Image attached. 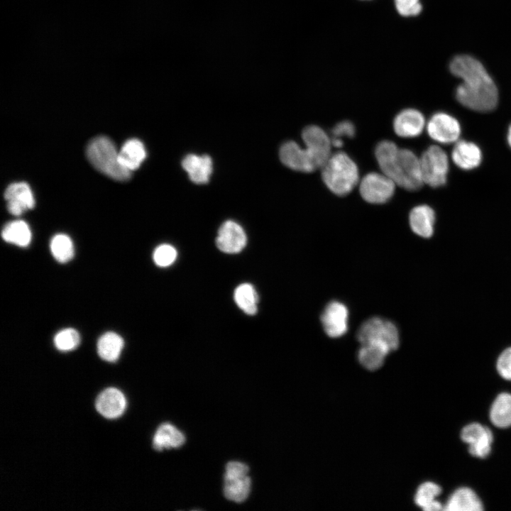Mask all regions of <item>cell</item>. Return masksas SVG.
Masks as SVG:
<instances>
[{"label": "cell", "instance_id": "cell-31", "mask_svg": "<svg viewBox=\"0 0 511 511\" xmlns=\"http://www.w3.org/2000/svg\"><path fill=\"white\" fill-rule=\"evenodd\" d=\"M55 346L61 351H70L76 348L80 342V336L75 329L67 328L58 331L54 337Z\"/></svg>", "mask_w": 511, "mask_h": 511}, {"label": "cell", "instance_id": "cell-18", "mask_svg": "<svg viewBox=\"0 0 511 511\" xmlns=\"http://www.w3.org/2000/svg\"><path fill=\"white\" fill-rule=\"evenodd\" d=\"M451 159L459 168L471 170L480 165L483 155L481 150L476 143L461 140L456 142L452 149Z\"/></svg>", "mask_w": 511, "mask_h": 511}, {"label": "cell", "instance_id": "cell-19", "mask_svg": "<svg viewBox=\"0 0 511 511\" xmlns=\"http://www.w3.org/2000/svg\"><path fill=\"white\" fill-rule=\"evenodd\" d=\"M449 511H481L483 505L477 494L471 488L461 487L455 490L444 506Z\"/></svg>", "mask_w": 511, "mask_h": 511}, {"label": "cell", "instance_id": "cell-21", "mask_svg": "<svg viewBox=\"0 0 511 511\" xmlns=\"http://www.w3.org/2000/svg\"><path fill=\"white\" fill-rule=\"evenodd\" d=\"M182 165L189 179L197 184L207 183L212 172V161L209 155H187Z\"/></svg>", "mask_w": 511, "mask_h": 511}, {"label": "cell", "instance_id": "cell-8", "mask_svg": "<svg viewBox=\"0 0 511 511\" xmlns=\"http://www.w3.org/2000/svg\"><path fill=\"white\" fill-rule=\"evenodd\" d=\"M395 182L385 175L370 172L361 180L359 191L362 198L368 203L380 204L389 201L395 192Z\"/></svg>", "mask_w": 511, "mask_h": 511}, {"label": "cell", "instance_id": "cell-26", "mask_svg": "<svg viewBox=\"0 0 511 511\" xmlns=\"http://www.w3.org/2000/svg\"><path fill=\"white\" fill-rule=\"evenodd\" d=\"M123 345V340L118 334L106 332L98 340L97 352L101 359L114 362L119 359Z\"/></svg>", "mask_w": 511, "mask_h": 511}, {"label": "cell", "instance_id": "cell-4", "mask_svg": "<svg viewBox=\"0 0 511 511\" xmlns=\"http://www.w3.org/2000/svg\"><path fill=\"white\" fill-rule=\"evenodd\" d=\"M87 156L92 165L105 175L118 181L131 177V171L123 167L119 160L114 143L106 136L93 138L87 147Z\"/></svg>", "mask_w": 511, "mask_h": 511}, {"label": "cell", "instance_id": "cell-5", "mask_svg": "<svg viewBox=\"0 0 511 511\" xmlns=\"http://www.w3.org/2000/svg\"><path fill=\"white\" fill-rule=\"evenodd\" d=\"M357 337L363 344H379L386 346L390 351L399 346V333L396 326L390 321L373 317L360 326Z\"/></svg>", "mask_w": 511, "mask_h": 511}, {"label": "cell", "instance_id": "cell-33", "mask_svg": "<svg viewBox=\"0 0 511 511\" xmlns=\"http://www.w3.org/2000/svg\"><path fill=\"white\" fill-rule=\"evenodd\" d=\"M496 369L503 379L511 380V346L500 354L496 362Z\"/></svg>", "mask_w": 511, "mask_h": 511}, {"label": "cell", "instance_id": "cell-32", "mask_svg": "<svg viewBox=\"0 0 511 511\" xmlns=\"http://www.w3.org/2000/svg\"><path fill=\"white\" fill-rule=\"evenodd\" d=\"M153 258L158 266L167 267L175 262L177 258V251L171 245L162 244L155 249Z\"/></svg>", "mask_w": 511, "mask_h": 511}, {"label": "cell", "instance_id": "cell-28", "mask_svg": "<svg viewBox=\"0 0 511 511\" xmlns=\"http://www.w3.org/2000/svg\"><path fill=\"white\" fill-rule=\"evenodd\" d=\"M3 239L20 247H26L31 241V231L28 224L22 220L6 224L2 229Z\"/></svg>", "mask_w": 511, "mask_h": 511}, {"label": "cell", "instance_id": "cell-3", "mask_svg": "<svg viewBox=\"0 0 511 511\" xmlns=\"http://www.w3.org/2000/svg\"><path fill=\"white\" fill-rule=\"evenodd\" d=\"M322 177L334 194L344 196L350 193L359 180L356 163L344 152L335 153L322 167Z\"/></svg>", "mask_w": 511, "mask_h": 511}, {"label": "cell", "instance_id": "cell-25", "mask_svg": "<svg viewBox=\"0 0 511 511\" xmlns=\"http://www.w3.org/2000/svg\"><path fill=\"white\" fill-rule=\"evenodd\" d=\"M391 352L386 346L379 344H366L361 345L358 351V361L366 369L375 370L380 368L386 356Z\"/></svg>", "mask_w": 511, "mask_h": 511}, {"label": "cell", "instance_id": "cell-36", "mask_svg": "<svg viewBox=\"0 0 511 511\" xmlns=\"http://www.w3.org/2000/svg\"><path fill=\"white\" fill-rule=\"evenodd\" d=\"M331 145L336 148H340L343 145V141L341 138L333 137L331 140Z\"/></svg>", "mask_w": 511, "mask_h": 511}, {"label": "cell", "instance_id": "cell-12", "mask_svg": "<svg viewBox=\"0 0 511 511\" xmlns=\"http://www.w3.org/2000/svg\"><path fill=\"white\" fill-rule=\"evenodd\" d=\"M279 155L281 162L293 170L312 172L318 169L309 150L301 148L295 141L284 143L280 148Z\"/></svg>", "mask_w": 511, "mask_h": 511}, {"label": "cell", "instance_id": "cell-9", "mask_svg": "<svg viewBox=\"0 0 511 511\" xmlns=\"http://www.w3.org/2000/svg\"><path fill=\"white\" fill-rule=\"evenodd\" d=\"M461 439L468 445V452L473 456L484 458L490 454L493 435L486 426L477 422L468 424L461 429Z\"/></svg>", "mask_w": 511, "mask_h": 511}, {"label": "cell", "instance_id": "cell-35", "mask_svg": "<svg viewBox=\"0 0 511 511\" xmlns=\"http://www.w3.org/2000/svg\"><path fill=\"white\" fill-rule=\"evenodd\" d=\"M355 126L349 121H343L336 123L331 130L333 137L341 138L346 136L353 138L355 135Z\"/></svg>", "mask_w": 511, "mask_h": 511}, {"label": "cell", "instance_id": "cell-34", "mask_svg": "<svg viewBox=\"0 0 511 511\" xmlns=\"http://www.w3.org/2000/svg\"><path fill=\"white\" fill-rule=\"evenodd\" d=\"M396 9L404 16H416L422 11L419 0H395Z\"/></svg>", "mask_w": 511, "mask_h": 511}, {"label": "cell", "instance_id": "cell-16", "mask_svg": "<svg viewBox=\"0 0 511 511\" xmlns=\"http://www.w3.org/2000/svg\"><path fill=\"white\" fill-rule=\"evenodd\" d=\"M425 126L423 114L414 109H405L399 112L393 121L395 133L402 138L419 136Z\"/></svg>", "mask_w": 511, "mask_h": 511}, {"label": "cell", "instance_id": "cell-30", "mask_svg": "<svg viewBox=\"0 0 511 511\" xmlns=\"http://www.w3.org/2000/svg\"><path fill=\"white\" fill-rule=\"evenodd\" d=\"M50 247L53 256L60 263L68 262L73 258V243L66 234L59 233L54 236L51 239Z\"/></svg>", "mask_w": 511, "mask_h": 511}, {"label": "cell", "instance_id": "cell-10", "mask_svg": "<svg viewBox=\"0 0 511 511\" xmlns=\"http://www.w3.org/2000/svg\"><path fill=\"white\" fill-rule=\"evenodd\" d=\"M427 131L432 139L443 144L456 143L461 132L458 120L444 112H437L431 116Z\"/></svg>", "mask_w": 511, "mask_h": 511}, {"label": "cell", "instance_id": "cell-15", "mask_svg": "<svg viewBox=\"0 0 511 511\" xmlns=\"http://www.w3.org/2000/svg\"><path fill=\"white\" fill-rule=\"evenodd\" d=\"M4 198L9 211L16 216L21 215L35 205L33 192L29 185L23 182L9 185L5 190Z\"/></svg>", "mask_w": 511, "mask_h": 511}, {"label": "cell", "instance_id": "cell-20", "mask_svg": "<svg viewBox=\"0 0 511 511\" xmlns=\"http://www.w3.org/2000/svg\"><path fill=\"white\" fill-rule=\"evenodd\" d=\"M435 212L427 204L414 207L410 213L409 221L412 231L423 238H430L434 233Z\"/></svg>", "mask_w": 511, "mask_h": 511}, {"label": "cell", "instance_id": "cell-23", "mask_svg": "<svg viewBox=\"0 0 511 511\" xmlns=\"http://www.w3.org/2000/svg\"><path fill=\"white\" fill-rule=\"evenodd\" d=\"M185 441L182 432L169 423H164L156 430L153 446L157 451L180 447Z\"/></svg>", "mask_w": 511, "mask_h": 511}, {"label": "cell", "instance_id": "cell-22", "mask_svg": "<svg viewBox=\"0 0 511 511\" xmlns=\"http://www.w3.org/2000/svg\"><path fill=\"white\" fill-rule=\"evenodd\" d=\"M145 157V147L143 143L136 138L126 141L119 152L120 163L129 171L138 168Z\"/></svg>", "mask_w": 511, "mask_h": 511}, {"label": "cell", "instance_id": "cell-7", "mask_svg": "<svg viewBox=\"0 0 511 511\" xmlns=\"http://www.w3.org/2000/svg\"><path fill=\"white\" fill-rule=\"evenodd\" d=\"M247 465L239 461H230L226 466L224 493L231 501L241 502L246 500L251 490V478Z\"/></svg>", "mask_w": 511, "mask_h": 511}, {"label": "cell", "instance_id": "cell-37", "mask_svg": "<svg viewBox=\"0 0 511 511\" xmlns=\"http://www.w3.org/2000/svg\"><path fill=\"white\" fill-rule=\"evenodd\" d=\"M507 141L510 148H511V124L509 126L507 129Z\"/></svg>", "mask_w": 511, "mask_h": 511}, {"label": "cell", "instance_id": "cell-6", "mask_svg": "<svg viewBox=\"0 0 511 511\" xmlns=\"http://www.w3.org/2000/svg\"><path fill=\"white\" fill-rule=\"evenodd\" d=\"M419 159L424 183L434 188L446 183L449 163L448 155L442 148L430 145Z\"/></svg>", "mask_w": 511, "mask_h": 511}, {"label": "cell", "instance_id": "cell-14", "mask_svg": "<svg viewBox=\"0 0 511 511\" xmlns=\"http://www.w3.org/2000/svg\"><path fill=\"white\" fill-rule=\"evenodd\" d=\"M247 238L243 228L233 221H226L220 226L216 239L218 248L226 253H238L246 245Z\"/></svg>", "mask_w": 511, "mask_h": 511}, {"label": "cell", "instance_id": "cell-2", "mask_svg": "<svg viewBox=\"0 0 511 511\" xmlns=\"http://www.w3.org/2000/svg\"><path fill=\"white\" fill-rule=\"evenodd\" d=\"M375 155L382 172L408 191L419 189L423 184L420 159L410 149L399 148L390 141L379 142Z\"/></svg>", "mask_w": 511, "mask_h": 511}, {"label": "cell", "instance_id": "cell-13", "mask_svg": "<svg viewBox=\"0 0 511 511\" xmlns=\"http://www.w3.org/2000/svg\"><path fill=\"white\" fill-rule=\"evenodd\" d=\"M348 319L347 307L338 301L330 302L321 315L324 330L331 338H338L346 333Z\"/></svg>", "mask_w": 511, "mask_h": 511}, {"label": "cell", "instance_id": "cell-11", "mask_svg": "<svg viewBox=\"0 0 511 511\" xmlns=\"http://www.w3.org/2000/svg\"><path fill=\"white\" fill-rule=\"evenodd\" d=\"M302 138L317 168H322L331 155L329 136L319 126L310 125L303 129Z\"/></svg>", "mask_w": 511, "mask_h": 511}, {"label": "cell", "instance_id": "cell-17", "mask_svg": "<svg viewBox=\"0 0 511 511\" xmlns=\"http://www.w3.org/2000/svg\"><path fill=\"white\" fill-rule=\"evenodd\" d=\"M126 407L123 394L118 389L109 388L101 392L96 400V409L107 419H116L122 415Z\"/></svg>", "mask_w": 511, "mask_h": 511}, {"label": "cell", "instance_id": "cell-29", "mask_svg": "<svg viewBox=\"0 0 511 511\" xmlns=\"http://www.w3.org/2000/svg\"><path fill=\"white\" fill-rule=\"evenodd\" d=\"M234 300L246 314L253 315L257 312L258 296L251 284L243 283L238 286L234 291Z\"/></svg>", "mask_w": 511, "mask_h": 511}, {"label": "cell", "instance_id": "cell-27", "mask_svg": "<svg viewBox=\"0 0 511 511\" xmlns=\"http://www.w3.org/2000/svg\"><path fill=\"white\" fill-rule=\"evenodd\" d=\"M441 487L433 482H425L418 488L414 500L415 503L426 511H437L444 509V506L436 500L441 494Z\"/></svg>", "mask_w": 511, "mask_h": 511}, {"label": "cell", "instance_id": "cell-24", "mask_svg": "<svg viewBox=\"0 0 511 511\" xmlns=\"http://www.w3.org/2000/svg\"><path fill=\"white\" fill-rule=\"evenodd\" d=\"M491 422L498 428L511 427V394L502 392L494 400L489 412Z\"/></svg>", "mask_w": 511, "mask_h": 511}, {"label": "cell", "instance_id": "cell-1", "mask_svg": "<svg viewBox=\"0 0 511 511\" xmlns=\"http://www.w3.org/2000/svg\"><path fill=\"white\" fill-rule=\"evenodd\" d=\"M450 71L462 79L456 89V99L466 108L478 112L494 110L498 102V92L483 65L474 57L462 55L451 61Z\"/></svg>", "mask_w": 511, "mask_h": 511}]
</instances>
